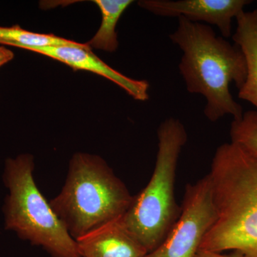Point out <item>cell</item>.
<instances>
[{"mask_svg": "<svg viewBox=\"0 0 257 257\" xmlns=\"http://www.w3.org/2000/svg\"><path fill=\"white\" fill-rule=\"evenodd\" d=\"M208 175L216 218L199 250L257 257V157L231 142L224 144Z\"/></svg>", "mask_w": 257, "mask_h": 257, "instance_id": "obj_1", "label": "cell"}, {"mask_svg": "<svg viewBox=\"0 0 257 257\" xmlns=\"http://www.w3.org/2000/svg\"><path fill=\"white\" fill-rule=\"evenodd\" d=\"M170 39L183 52L179 69L187 89L202 94L207 101L204 114L216 121L226 114L234 120L242 117V106L230 92L234 82L238 89L246 80V63L242 51L209 25L178 18V27Z\"/></svg>", "mask_w": 257, "mask_h": 257, "instance_id": "obj_2", "label": "cell"}, {"mask_svg": "<svg viewBox=\"0 0 257 257\" xmlns=\"http://www.w3.org/2000/svg\"><path fill=\"white\" fill-rule=\"evenodd\" d=\"M124 182L101 157L74 154L51 207L74 239L121 217L133 200Z\"/></svg>", "mask_w": 257, "mask_h": 257, "instance_id": "obj_3", "label": "cell"}, {"mask_svg": "<svg viewBox=\"0 0 257 257\" xmlns=\"http://www.w3.org/2000/svg\"><path fill=\"white\" fill-rule=\"evenodd\" d=\"M35 167V158L30 154L5 160L3 181L8 194L3 207L5 229L40 246L52 257H80L76 240L37 187Z\"/></svg>", "mask_w": 257, "mask_h": 257, "instance_id": "obj_4", "label": "cell"}, {"mask_svg": "<svg viewBox=\"0 0 257 257\" xmlns=\"http://www.w3.org/2000/svg\"><path fill=\"white\" fill-rule=\"evenodd\" d=\"M157 138L158 152L151 179L121 218L148 253L160 246L178 219L181 209L175 202L176 172L187 134L179 119L171 117L161 123Z\"/></svg>", "mask_w": 257, "mask_h": 257, "instance_id": "obj_5", "label": "cell"}, {"mask_svg": "<svg viewBox=\"0 0 257 257\" xmlns=\"http://www.w3.org/2000/svg\"><path fill=\"white\" fill-rule=\"evenodd\" d=\"M216 218L209 175L186 187L175 224L160 246L145 257H196Z\"/></svg>", "mask_w": 257, "mask_h": 257, "instance_id": "obj_6", "label": "cell"}, {"mask_svg": "<svg viewBox=\"0 0 257 257\" xmlns=\"http://www.w3.org/2000/svg\"><path fill=\"white\" fill-rule=\"evenodd\" d=\"M248 0H143L139 5L157 16L184 18L192 23L215 25L224 38L231 35V23L243 11Z\"/></svg>", "mask_w": 257, "mask_h": 257, "instance_id": "obj_7", "label": "cell"}, {"mask_svg": "<svg viewBox=\"0 0 257 257\" xmlns=\"http://www.w3.org/2000/svg\"><path fill=\"white\" fill-rule=\"evenodd\" d=\"M92 50L87 43L76 42L72 45L36 47L29 50L62 62L74 70L88 71L100 75L122 88L136 100L147 101L149 99L150 84L148 82L130 78L111 68Z\"/></svg>", "mask_w": 257, "mask_h": 257, "instance_id": "obj_8", "label": "cell"}, {"mask_svg": "<svg viewBox=\"0 0 257 257\" xmlns=\"http://www.w3.org/2000/svg\"><path fill=\"white\" fill-rule=\"evenodd\" d=\"M121 217L76 240L80 257H145L148 251L131 234Z\"/></svg>", "mask_w": 257, "mask_h": 257, "instance_id": "obj_9", "label": "cell"}, {"mask_svg": "<svg viewBox=\"0 0 257 257\" xmlns=\"http://www.w3.org/2000/svg\"><path fill=\"white\" fill-rule=\"evenodd\" d=\"M236 20L237 27L232 40L242 51L246 63V80L238 96L252 104L257 112V9L243 11Z\"/></svg>", "mask_w": 257, "mask_h": 257, "instance_id": "obj_10", "label": "cell"}, {"mask_svg": "<svg viewBox=\"0 0 257 257\" xmlns=\"http://www.w3.org/2000/svg\"><path fill=\"white\" fill-rule=\"evenodd\" d=\"M100 10L101 23L96 35L87 45L91 48L114 52L118 48L119 42L116 27L120 18L133 0H94L92 1Z\"/></svg>", "mask_w": 257, "mask_h": 257, "instance_id": "obj_11", "label": "cell"}, {"mask_svg": "<svg viewBox=\"0 0 257 257\" xmlns=\"http://www.w3.org/2000/svg\"><path fill=\"white\" fill-rule=\"evenodd\" d=\"M76 42L50 34L28 31L19 25L0 26V44L29 50L36 47L72 45Z\"/></svg>", "mask_w": 257, "mask_h": 257, "instance_id": "obj_12", "label": "cell"}, {"mask_svg": "<svg viewBox=\"0 0 257 257\" xmlns=\"http://www.w3.org/2000/svg\"><path fill=\"white\" fill-rule=\"evenodd\" d=\"M231 143L257 157V112L247 111L242 117L234 120L230 128Z\"/></svg>", "mask_w": 257, "mask_h": 257, "instance_id": "obj_13", "label": "cell"}, {"mask_svg": "<svg viewBox=\"0 0 257 257\" xmlns=\"http://www.w3.org/2000/svg\"><path fill=\"white\" fill-rule=\"evenodd\" d=\"M13 58H14V53L13 51L3 46L0 47V67L13 60Z\"/></svg>", "mask_w": 257, "mask_h": 257, "instance_id": "obj_14", "label": "cell"}, {"mask_svg": "<svg viewBox=\"0 0 257 257\" xmlns=\"http://www.w3.org/2000/svg\"><path fill=\"white\" fill-rule=\"evenodd\" d=\"M196 257H242V256L237 251H234V252L231 253L229 255H224L221 253L199 250Z\"/></svg>", "mask_w": 257, "mask_h": 257, "instance_id": "obj_15", "label": "cell"}]
</instances>
